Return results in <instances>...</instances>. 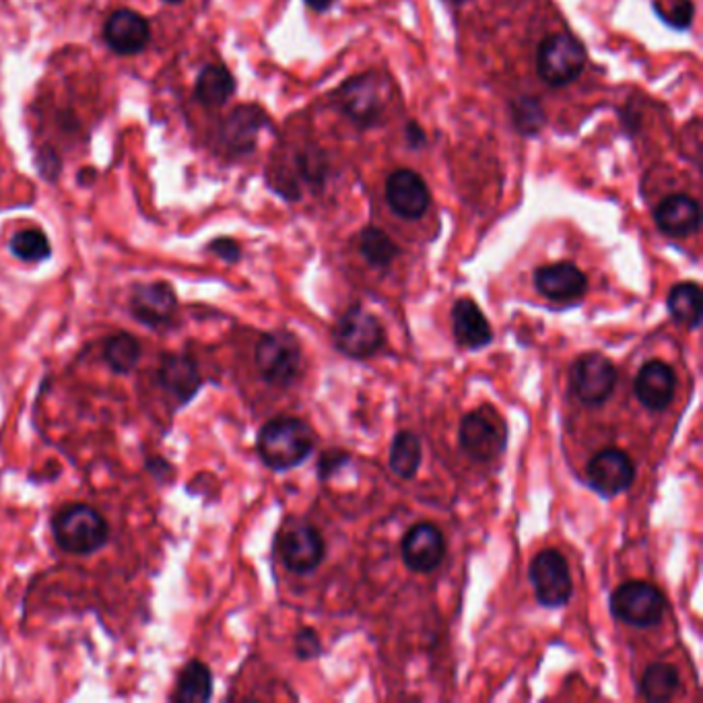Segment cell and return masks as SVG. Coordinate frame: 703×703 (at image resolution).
<instances>
[{"label": "cell", "mask_w": 703, "mask_h": 703, "mask_svg": "<svg viewBox=\"0 0 703 703\" xmlns=\"http://www.w3.org/2000/svg\"><path fill=\"white\" fill-rule=\"evenodd\" d=\"M652 11L664 26L676 31H687L695 19L693 0H652Z\"/></svg>", "instance_id": "cell-32"}, {"label": "cell", "mask_w": 703, "mask_h": 703, "mask_svg": "<svg viewBox=\"0 0 703 703\" xmlns=\"http://www.w3.org/2000/svg\"><path fill=\"white\" fill-rule=\"evenodd\" d=\"M446 556V541L440 528L421 522L410 528L403 539V561L410 572L429 573L440 568Z\"/></svg>", "instance_id": "cell-15"}, {"label": "cell", "mask_w": 703, "mask_h": 703, "mask_svg": "<svg viewBox=\"0 0 703 703\" xmlns=\"http://www.w3.org/2000/svg\"><path fill=\"white\" fill-rule=\"evenodd\" d=\"M347 460H349V456L345 455V452H328V455H324L323 460H320V475L330 477Z\"/></svg>", "instance_id": "cell-37"}, {"label": "cell", "mask_w": 703, "mask_h": 703, "mask_svg": "<svg viewBox=\"0 0 703 703\" xmlns=\"http://www.w3.org/2000/svg\"><path fill=\"white\" fill-rule=\"evenodd\" d=\"M405 141H407V145H409L410 149L426 147L427 136L424 126H421L419 122H415V120L407 122V126H405Z\"/></svg>", "instance_id": "cell-36"}, {"label": "cell", "mask_w": 703, "mask_h": 703, "mask_svg": "<svg viewBox=\"0 0 703 703\" xmlns=\"http://www.w3.org/2000/svg\"><path fill=\"white\" fill-rule=\"evenodd\" d=\"M333 105L343 116L349 118L359 131L376 129L384 122L386 102H384V85L378 74L364 73L349 77L340 83V88L333 93Z\"/></svg>", "instance_id": "cell-4"}, {"label": "cell", "mask_w": 703, "mask_h": 703, "mask_svg": "<svg viewBox=\"0 0 703 703\" xmlns=\"http://www.w3.org/2000/svg\"><path fill=\"white\" fill-rule=\"evenodd\" d=\"M314 448V434L308 424L297 417L271 419L258 434L256 450L268 469L283 470L299 467Z\"/></svg>", "instance_id": "cell-1"}, {"label": "cell", "mask_w": 703, "mask_h": 703, "mask_svg": "<svg viewBox=\"0 0 703 703\" xmlns=\"http://www.w3.org/2000/svg\"><path fill=\"white\" fill-rule=\"evenodd\" d=\"M141 343L129 333H116L103 343V359L116 374H131L141 359Z\"/></svg>", "instance_id": "cell-27"}, {"label": "cell", "mask_w": 703, "mask_h": 703, "mask_svg": "<svg viewBox=\"0 0 703 703\" xmlns=\"http://www.w3.org/2000/svg\"><path fill=\"white\" fill-rule=\"evenodd\" d=\"M177 297L170 283L155 281L136 285L131 295L132 316L145 326L162 328L174 320Z\"/></svg>", "instance_id": "cell-14"}, {"label": "cell", "mask_w": 703, "mask_h": 703, "mask_svg": "<svg viewBox=\"0 0 703 703\" xmlns=\"http://www.w3.org/2000/svg\"><path fill=\"white\" fill-rule=\"evenodd\" d=\"M654 221H656V227L664 235L674 237V240H683L689 235H695L702 227V208L700 203L683 194V192H676L666 196L654 211Z\"/></svg>", "instance_id": "cell-18"}, {"label": "cell", "mask_w": 703, "mask_h": 703, "mask_svg": "<svg viewBox=\"0 0 703 703\" xmlns=\"http://www.w3.org/2000/svg\"><path fill=\"white\" fill-rule=\"evenodd\" d=\"M9 248L23 263H44L52 254L50 242L40 230H26L13 235Z\"/></svg>", "instance_id": "cell-31"}, {"label": "cell", "mask_w": 703, "mask_h": 703, "mask_svg": "<svg viewBox=\"0 0 703 703\" xmlns=\"http://www.w3.org/2000/svg\"><path fill=\"white\" fill-rule=\"evenodd\" d=\"M635 396L650 410H664L673 403L676 376L664 361H648L635 378Z\"/></svg>", "instance_id": "cell-21"}, {"label": "cell", "mask_w": 703, "mask_h": 703, "mask_svg": "<svg viewBox=\"0 0 703 703\" xmlns=\"http://www.w3.org/2000/svg\"><path fill=\"white\" fill-rule=\"evenodd\" d=\"M664 597L648 582H625L611 597V613L633 628H652L664 615Z\"/></svg>", "instance_id": "cell-7"}, {"label": "cell", "mask_w": 703, "mask_h": 703, "mask_svg": "<svg viewBox=\"0 0 703 703\" xmlns=\"http://www.w3.org/2000/svg\"><path fill=\"white\" fill-rule=\"evenodd\" d=\"M268 126V116L258 105H240L221 126V145L232 155H246L256 149L258 134Z\"/></svg>", "instance_id": "cell-17"}, {"label": "cell", "mask_w": 703, "mask_h": 703, "mask_svg": "<svg viewBox=\"0 0 703 703\" xmlns=\"http://www.w3.org/2000/svg\"><path fill=\"white\" fill-rule=\"evenodd\" d=\"M38 167L45 180H57L60 172V160L57 157V153L50 149H42L38 153Z\"/></svg>", "instance_id": "cell-35"}, {"label": "cell", "mask_w": 703, "mask_h": 703, "mask_svg": "<svg viewBox=\"0 0 703 703\" xmlns=\"http://www.w3.org/2000/svg\"><path fill=\"white\" fill-rule=\"evenodd\" d=\"M530 582L534 594L547 609H559L572 599V575L566 557L556 549H544L530 563Z\"/></svg>", "instance_id": "cell-9"}, {"label": "cell", "mask_w": 703, "mask_h": 703, "mask_svg": "<svg viewBox=\"0 0 703 703\" xmlns=\"http://www.w3.org/2000/svg\"><path fill=\"white\" fill-rule=\"evenodd\" d=\"M295 656L302 660L318 659L323 652L320 638L314 630H302L294 640Z\"/></svg>", "instance_id": "cell-33"}, {"label": "cell", "mask_w": 703, "mask_h": 703, "mask_svg": "<svg viewBox=\"0 0 703 703\" xmlns=\"http://www.w3.org/2000/svg\"><path fill=\"white\" fill-rule=\"evenodd\" d=\"M304 2L308 4V9H312V11L324 13V11H328L337 0H304Z\"/></svg>", "instance_id": "cell-38"}, {"label": "cell", "mask_w": 703, "mask_h": 703, "mask_svg": "<svg viewBox=\"0 0 703 703\" xmlns=\"http://www.w3.org/2000/svg\"><path fill=\"white\" fill-rule=\"evenodd\" d=\"M681 685V676L673 664H652L642 676V695L648 702H669Z\"/></svg>", "instance_id": "cell-29"}, {"label": "cell", "mask_w": 703, "mask_h": 703, "mask_svg": "<svg viewBox=\"0 0 703 703\" xmlns=\"http://www.w3.org/2000/svg\"><path fill=\"white\" fill-rule=\"evenodd\" d=\"M635 479L630 456L623 450H602L588 462L587 481L602 498H615L628 491Z\"/></svg>", "instance_id": "cell-13"}, {"label": "cell", "mask_w": 703, "mask_h": 703, "mask_svg": "<svg viewBox=\"0 0 703 703\" xmlns=\"http://www.w3.org/2000/svg\"><path fill=\"white\" fill-rule=\"evenodd\" d=\"M388 465L400 479H412L421 465V441L409 431H400L390 446Z\"/></svg>", "instance_id": "cell-28"}, {"label": "cell", "mask_w": 703, "mask_h": 703, "mask_svg": "<svg viewBox=\"0 0 703 703\" xmlns=\"http://www.w3.org/2000/svg\"><path fill=\"white\" fill-rule=\"evenodd\" d=\"M165 2H172V4H177V2H182V0H165Z\"/></svg>", "instance_id": "cell-39"}, {"label": "cell", "mask_w": 703, "mask_h": 703, "mask_svg": "<svg viewBox=\"0 0 703 703\" xmlns=\"http://www.w3.org/2000/svg\"><path fill=\"white\" fill-rule=\"evenodd\" d=\"M277 549L281 561L289 572L309 573L323 563L326 544L316 528L308 522L294 520L281 530Z\"/></svg>", "instance_id": "cell-10"}, {"label": "cell", "mask_w": 703, "mask_h": 703, "mask_svg": "<svg viewBox=\"0 0 703 703\" xmlns=\"http://www.w3.org/2000/svg\"><path fill=\"white\" fill-rule=\"evenodd\" d=\"M160 384L167 395L176 400V405H186L194 396L198 395L203 378L196 359L191 355L172 353L163 357L160 367Z\"/></svg>", "instance_id": "cell-20"}, {"label": "cell", "mask_w": 703, "mask_h": 703, "mask_svg": "<svg viewBox=\"0 0 703 703\" xmlns=\"http://www.w3.org/2000/svg\"><path fill=\"white\" fill-rule=\"evenodd\" d=\"M534 64L549 88H568L587 71V45L572 33H551L537 45Z\"/></svg>", "instance_id": "cell-3"}, {"label": "cell", "mask_w": 703, "mask_h": 703, "mask_svg": "<svg viewBox=\"0 0 703 703\" xmlns=\"http://www.w3.org/2000/svg\"><path fill=\"white\" fill-rule=\"evenodd\" d=\"M534 287L542 297L556 304H572L584 297L588 281L587 275L575 264H544L534 271Z\"/></svg>", "instance_id": "cell-16"}, {"label": "cell", "mask_w": 703, "mask_h": 703, "mask_svg": "<svg viewBox=\"0 0 703 703\" xmlns=\"http://www.w3.org/2000/svg\"><path fill=\"white\" fill-rule=\"evenodd\" d=\"M254 357H256V367L263 380L278 388L294 384L302 366L299 343L287 330H275V333L263 335L256 343Z\"/></svg>", "instance_id": "cell-6"}, {"label": "cell", "mask_w": 703, "mask_h": 703, "mask_svg": "<svg viewBox=\"0 0 703 703\" xmlns=\"http://www.w3.org/2000/svg\"><path fill=\"white\" fill-rule=\"evenodd\" d=\"M235 93L234 74L221 64L205 67L194 85V100L205 108H220Z\"/></svg>", "instance_id": "cell-23"}, {"label": "cell", "mask_w": 703, "mask_h": 703, "mask_svg": "<svg viewBox=\"0 0 703 703\" xmlns=\"http://www.w3.org/2000/svg\"><path fill=\"white\" fill-rule=\"evenodd\" d=\"M513 129L520 136H539L547 126V112L542 108L541 100L534 95H520L513 100L512 105Z\"/></svg>", "instance_id": "cell-30"}, {"label": "cell", "mask_w": 703, "mask_h": 703, "mask_svg": "<svg viewBox=\"0 0 703 703\" xmlns=\"http://www.w3.org/2000/svg\"><path fill=\"white\" fill-rule=\"evenodd\" d=\"M572 390L584 405L597 407L613 395L617 369L601 353H587L572 366Z\"/></svg>", "instance_id": "cell-11"}, {"label": "cell", "mask_w": 703, "mask_h": 703, "mask_svg": "<svg viewBox=\"0 0 703 703\" xmlns=\"http://www.w3.org/2000/svg\"><path fill=\"white\" fill-rule=\"evenodd\" d=\"M52 532L64 553L91 556L108 542L110 527L98 510L85 503H73L54 516Z\"/></svg>", "instance_id": "cell-2"}, {"label": "cell", "mask_w": 703, "mask_h": 703, "mask_svg": "<svg viewBox=\"0 0 703 703\" xmlns=\"http://www.w3.org/2000/svg\"><path fill=\"white\" fill-rule=\"evenodd\" d=\"M452 330H455L458 345L467 349L487 347L493 338L491 326L487 323L483 312L469 297H462L456 302L452 308Z\"/></svg>", "instance_id": "cell-22"}, {"label": "cell", "mask_w": 703, "mask_h": 703, "mask_svg": "<svg viewBox=\"0 0 703 703\" xmlns=\"http://www.w3.org/2000/svg\"><path fill=\"white\" fill-rule=\"evenodd\" d=\"M208 249L213 254H217L221 261H225V263H237L240 256H242V249L237 246V242L230 240V237H220V240L211 242Z\"/></svg>", "instance_id": "cell-34"}, {"label": "cell", "mask_w": 703, "mask_h": 703, "mask_svg": "<svg viewBox=\"0 0 703 703\" xmlns=\"http://www.w3.org/2000/svg\"><path fill=\"white\" fill-rule=\"evenodd\" d=\"M357 246H359V252L366 258L367 264H371L374 268H388L400 254V248L396 246L395 240L384 230L374 227V225L361 230V234L357 237Z\"/></svg>", "instance_id": "cell-26"}, {"label": "cell", "mask_w": 703, "mask_h": 703, "mask_svg": "<svg viewBox=\"0 0 703 703\" xmlns=\"http://www.w3.org/2000/svg\"><path fill=\"white\" fill-rule=\"evenodd\" d=\"M458 440L470 458L479 462H489L506 450L508 427L499 417L498 410L491 405H483L462 419L458 429Z\"/></svg>", "instance_id": "cell-5"}, {"label": "cell", "mask_w": 703, "mask_h": 703, "mask_svg": "<svg viewBox=\"0 0 703 703\" xmlns=\"http://www.w3.org/2000/svg\"><path fill=\"white\" fill-rule=\"evenodd\" d=\"M669 312L674 320L683 326H687L691 330L700 328L702 324V289L697 283L685 281L674 285L666 299Z\"/></svg>", "instance_id": "cell-25"}, {"label": "cell", "mask_w": 703, "mask_h": 703, "mask_svg": "<svg viewBox=\"0 0 703 703\" xmlns=\"http://www.w3.org/2000/svg\"><path fill=\"white\" fill-rule=\"evenodd\" d=\"M386 203L403 220H421L431 206V192L426 180L412 170H396L393 172L386 186Z\"/></svg>", "instance_id": "cell-12"}, {"label": "cell", "mask_w": 703, "mask_h": 703, "mask_svg": "<svg viewBox=\"0 0 703 703\" xmlns=\"http://www.w3.org/2000/svg\"><path fill=\"white\" fill-rule=\"evenodd\" d=\"M381 343L384 330L380 320L361 306H353L338 318L335 345L343 355L352 359H367L380 352Z\"/></svg>", "instance_id": "cell-8"}, {"label": "cell", "mask_w": 703, "mask_h": 703, "mask_svg": "<svg viewBox=\"0 0 703 703\" xmlns=\"http://www.w3.org/2000/svg\"><path fill=\"white\" fill-rule=\"evenodd\" d=\"M103 38L120 57H132L147 48L151 42V30L145 17L134 13L131 9H122L108 19Z\"/></svg>", "instance_id": "cell-19"}, {"label": "cell", "mask_w": 703, "mask_h": 703, "mask_svg": "<svg viewBox=\"0 0 703 703\" xmlns=\"http://www.w3.org/2000/svg\"><path fill=\"white\" fill-rule=\"evenodd\" d=\"M213 697V674L205 662L191 660L177 676L174 702L205 703Z\"/></svg>", "instance_id": "cell-24"}]
</instances>
